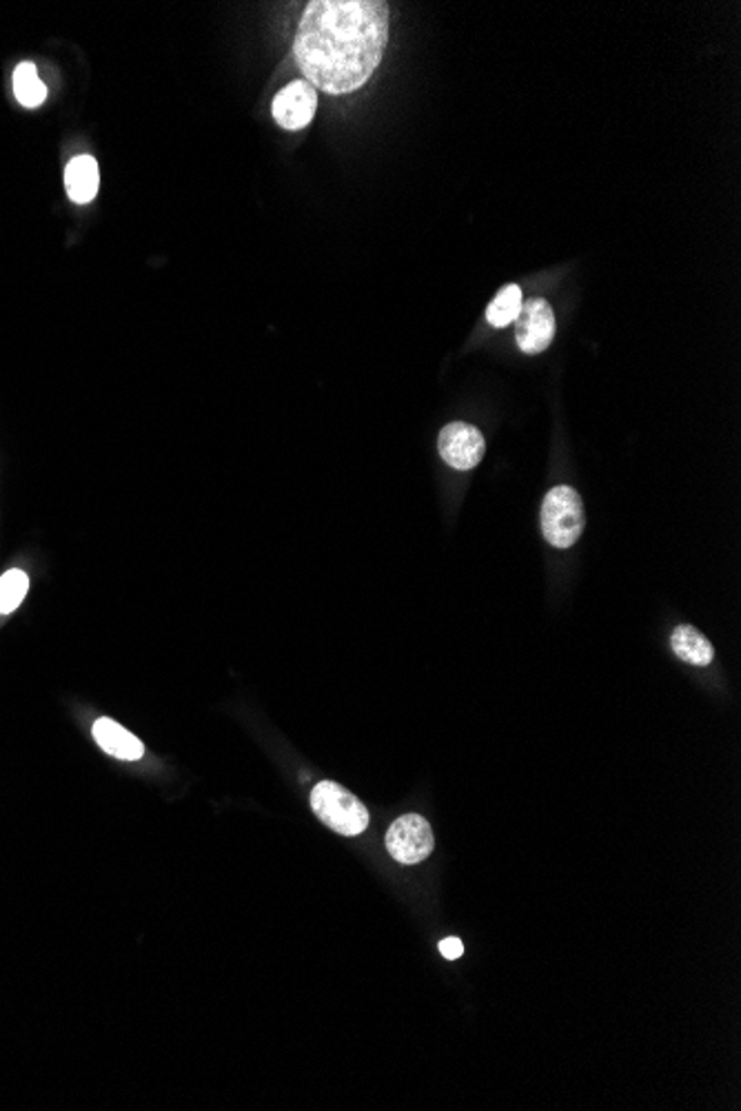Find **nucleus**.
<instances>
[{"label": "nucleus", "instance_id": "nucleus-13", "mask_svg": "<svg viewBox=\"0 0 741 1111\" xmlns=\"http://www.w3.org/2000/svg\"><path fill=\"white\" fill-rule=\"evenodd\" d=\"M29 588V579L22 571H9L0 577V615H7L20 606Z\"/></svg>", "mask_w": 741, "mask_h": 1111}, {"label": "nucleus", "instance_id": "nucleus-5", "mask_svg": "<svg viewBox=\"0 0 741 1111\" xmlns=\"http://www.w3.org/2000/svg\"><path fill=\"white\" fill-rule=\"evenodd\" d=\"M555 338V314L544 298H531L522 302L520 316L515 318V343L520 351L535 356L551 347Z\"/></svg>", "mask_w": 741, "mask_h": 1111}, {"label": "nucleus", "instance_id": "nucleus-12", "mask_svg": "<svg viewBox=\"0 0 741 1111\" xmlns=\"http://www.w3.org/2000/svg\"><path fill=\"white\" fill-rule=\"evenodd\" d=\"M13 93L18 102L27 109L40 107L47 98V87L38 78L33 62H20L13 71Z\"/></svg>", "mask_w": 741, "mask_h": 1111}, {"label": "nucleus", "instance_id": "nucleus-10", "mask_svg": "<svg viewBox=\"0 0 741 1111\" xmlns=\"http://www.w3.org/2000/svg\"><path fill=\"white\" fill-rule=\"evenodd\" d=\"M673 653L693 666H709L715 657L713 644L693 626H678L671 635Z\"/></svg>", "mask_w": 741, "mask_h": 1111}, {"label": "nucleus", "instance_id": "nucleus-8", "mask_svg": "<svg viewBox=\"0 0 741 1111\" xmlns=\"http://www.w3.org/2000/svg\"><path fill=\"white\" fill-rule=\"evenodd\" d=\"M93 740L111 756L122 758V761H138L145 754L142 743L136 740L129 731H125L120 724L102 717L93 724Z\"/></svg>", "mask_w": 741, "mask_h": 1111}, {"label": "nucleus", "instance_id": "nucleus-1", "mask_svg": "<svg viewBox=\"0 0 741 1111\" xmlns=\"http://www.w3.org/2000/svg\"><path fill=\"white\" fill-rule=\"evenodd\" d=\"M386 42V2L314 0L298 24L294 58L312 87L345 96L369 80L382 62Z\"/></svg>", "mask_w": 741, "mask_h": 1111}, {"label": "nucleus", "instance_id": "nucleus-4", "mask_svg": "<svg viewBox=\"0 0 741 1111\" xmlns=\"http://www.w3.org/2000/svg\"><path fill=\"white\" fill-rule=\"evenodd\" d=\"M435 845L431 825L419 814H404L391 823L386 832V850L391 859L404 865H413L431 856Z\"/></svg>", "mask_w": 741, "mask_h": 1111}, {"label": "nucleus", "instance_id": "nucleus-14", "mask_svg": "<svg viewBox=\"0 0 741 1111\" xmlns=\"http://www.w3.org/2000/svg\"><path fill=\"white\" fill-rule=\"evenodd\" d=\"M439 952H442L444 959L455 961V959H460L464 954V945H462V941L457 936H448V939H444L439 943Z\"/></svg>", "mask_w": 741, "mask_h": 1111}, {"label": "nucleus", "instance_id": "nucleus-7", "mask_svg": "<svg viewBox=\"0 0 741 1111\" xmlns=\"http://www.w3.org/2000/svg\"><path fill=\"white\" fill-rule=\"evenodd\" d=\"M316 109H318V93L305 80H296V82L287 85L276 96L274 107H271L276 122L287 131L305 129L314 120Z\"/></svg>", "mask_w": 741, "mask_h": 1111}, {"label": "nucleus", "instance_id": "nucleus-9", "mask_svg": "<svg viewBox=\"0 0 741 1111\" xmlns=\"http://www.w3.org/2000/svg\"><path fill=\"white\" fill-rule=\"evenodd\" d=\"M100 185L98 162L91 156L73 158L65 169V189L69 198L78 205H87L96 198Z\"/></svg>", "mask_w": 741, "mask_h": 1111}, {"label": "nucleus", "instance_id": "nucleus-2", "mask_svg": "<svg viewBox=\"0 0 741 1111\" xmlns=\"http://www.w3.org/2000/svg\"><path fill=\"white\" fill-rule=\"evenodd\" d=\"M542 533L555 548H571L584 533V504L575 488L555 486L542 502Z\"/></svg>", "mask_w": 741, "mask_h": 1111}, {"label": "nucleus", "instance_id": "nucleus-6", "mask_svg": "<svg viewBox=\"0 0 741 1111\" xmlns=\"http://www.w3.org/2000/svg\"><path fill=\"white\" fill-rule=\"evenodd\" d=\"M437 448L442 459L455 468V470H471L475 468L486 450L484 435L480 428L466 424V421H451L439 430Z\"/></svg>", "mask_w": 741, "mask_h": 1111}, {"label": "nucleus", "instance_id": "nucleus-3", "mask_svg": "<svg viewBox=\"0 0 741 1111\" xmlns=\"http://www.w3.org/2000/svg\"><path fill=\"white\" fill-rule=\"evenodd\" d=\"M312 807L327 827L343 836H358L369 825V810L363 801L334 781H323L312 790Z\"/></svg>", "mask_w": 741, "mask_h": 1111}, {"label": "nucleus", "instance_id": "nucleus-11", "mask_svg": "<svg viewBox=\"0 0 741 1111\" xmlns=\"http://www.w3.org/2000/svg\"><path fill=\"white\" fill-rule=\"evenodd\" d=\"M522 289L517 285H506L502 287L495 298L491 300V305L486 307V323L495 329H504L508 325L515 323V318L520 316V309H522Z\"/></svg>", "mask_w": 741, "mask_h": 1111}]
</instances>
